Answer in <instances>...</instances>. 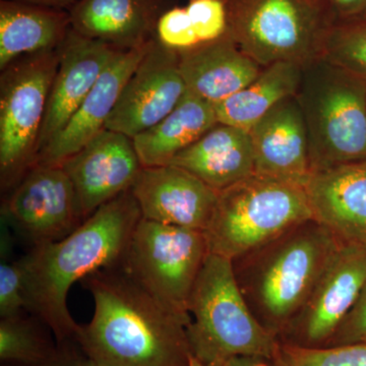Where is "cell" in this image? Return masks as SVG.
<instances>
[{
    "label": "cell",
    "instance_id": "cell-4",
    "mask_svg": "<svg viewBox=\"0 0 366 366\" xmlns=\"http://www.w3.org/2000/svg\"><path fill=\"white\" fill-rule=\"evenodd\" d=\"M190 353L207 365H224L235 356L273 360L279 340L249 310L230 259L207 255L187 301Z\"/></svg>",
    "mask_w": 366,
    "mask_h": 366
},
{
    "label": "cell",
    "instance_id": "cell-28",
    "mask_svg": "<svg viewBox=\"0 0 366 366\" xmlns=\"http://www.w3.org/2000/svg\"><path fill=\"white\" fill-rule=\"evenodd\" d=\"M155 39L178 54L202 45L185 7H170L160 16Z\"/></svg>",
    "mask_w": 366,
    "mask_h": 366
},
{
    "label": "cell",
    "instance_id": "cell-24",
    "mask_svg": "<svg viewBox=\"0 0 366 366\" xmlns=\"http://www.w3.org/2000/svg\"><path fill=\"white\" fill-rule=\"evenodd\" d=\"M302 69L291 61L264 67L249 86L214 105L219 124L249 131L278 103L296 95Z\"/></svg>",
    "mask_w": 366,
    "mask_h": 366
},
{
    "label": "cell",
    "instance_id": "cell-30",
    "mask_svg": "<svg viewBox=\"0 0 366 366\" xmlns=\"http://www.w3.org/2000/svg\"><path fill=\"white\" fill-rule=\"evenodd\" d=\"M29 314L25 279L20 261L0 264V319Z\"/></svg>",
    "mask_w": 366,
    "mask_h": 366
},
{
    "label": "cell",
    "instance_id": "cell-1",
    "mask_svg": "<svg viewBox=\"0 0 366 366\" xmlns=\"http://www.w3.org/2000/svg\"><path fill=\"white\" fill-rule=\"evenodd\" d=\"M141 219L129 189L100 207L64 239L30 249L19 259L29 314L50 327L57 343L76 341L81 327L67 307L69 289L96 272L122 266Z\"/></svg>",
    "mask_w": 366,
    "mask_h": 366
},
{
    "label": "cell",
    "instance_id": "cell-34",
    "mask_svg": "<svg viewBox=\"0 0 366 366\" xmlns=\"http://www.w3.org/2000/svg\"><path fill=\"white\" fill-rule=\"evenodd\" d=\"M223 366H274L273 360L259 356H235L224 363Z\"/></svg>",
    "mask_w": 366,
    "mask_h": 366
},
{
    "label": "cell",
    "instance_id": "cell-31",
    "mask_svg": "<svg viewBox=\"0 0 366 366\" xmlns=\"http://www.w3.org/2000/svg\"><path fill=\"white\" fill-rule=\"evenodd\" d=\"M366 343V284L350 312L325 347ZM322 347V348H325Z\"/></svg>",
    "mask_w": 366,
    "mask_h": 366
},
{
    "label": "cell",
    "instance_id": "cell-2",
    "mask_svg": "<svg viewBox=\"0 0 366 366\" xmlns=\"http://www.w3.org/2000/svg\"><path fill=\"white\" fill-rule=\"evenodd\" d=\"M81 283L95 303L76 336L86 358L102 366H189V322L168 312L122 266Z\"/></svg>",
    "mask_w": 366,
    "mask_h": 366
},
{
    "label": "cell",
    "instance_id": "cell-23",
    "mask_svg": "<svg viewBox=\"0 0 366 366\" xmlns=\"http://www.w3.org/2000/svg\"><path fill=\"white\" fill-rule=\"evenodd\" d=\"M218 124L214 105L187 92L167 117L132 141L143 167L169 165Z\"/></svg>",
    "mask_w": 366,
    "mask_h": 366
},
{
    "label": "cell",
    "instance_id": "cell-7",
    "mask_svg": "<svg viewBox=\"0 0 366 366\" xmlns=\"http://www.w3.org/2000/svg\"><path fill=\"white\" fill-rule=\"evenodd\" d=\"M227 36L266 67L280 61L307 64L322 56L334 28L319 0H226Z\"/></svg>",
    "mask_w": 366,
    "mask_h": 366
},
{
    "label": "cell",
    "instance_id": "cell-10",
    "mask_svg": "<svg viewBox=\"0 0 366 366\" xmlns=\"http://www.w3.org/2000/svg\"><path fill=\"white\" fill-rule=\"evenodd\" d=\"M1 214L29 250L64 239L86 220L62 166L38 164L6 194Z\"/></svg>",
    "mask_w": 366,
    "mask_h": 366
},
{
    "label": "cell",
    "instance_id": "cell-17",
    "mask_svg": "<svg viewBox=\"0 0 366 366\" xmlns=\"http://www.w3.org/2000/svg\"><path fill=\"white\" fill-rule=\"evenodd\" d=\"M249 132L254 173L305 187L312 175L310 143L295 96L272 108Z\"/></svg>",
    "mask_w": 366,
    "mask_h": 366
},
{
    "label": "cell",
    "instance_id": "cell-14",
    "mask_svg": "<svg viewBox=\"0 0 366 366\" xmlns=\"http://www.w3.org/2000/svg\"><path fill=\"white\" fill-rule=\"evenodd\" d=\"M131 190L142 218L203 232L218 202V192L172 164L142 168Z\"/></svg>",
    "mask_w": 366,
    "mask_h": 366
},
{
    "label": "cell",
    "instance_id": "cell-35",
    "mask_svg": "<svg viewBox=\"0 0 366 366\" xmlns=\"http://www.w3.org/2000/svg\"><path fill=\"white\" fill-rule=\"evenodd\" d=\"M19 1L66 11V9H71L79 0H19Z\"/></svg>",
    "mask_w": 366,
    "mask_h": 366
},
{
    "label": "cell",
    "instance_id": "cell-37",
    "mask_svg": "<svg viewBox=\"0 0 366 366\" xmlns=\"http://www.w3.org/2000/svg\"><path fill=\"white\" fill-rule=\"evenodd\" d=\"M81 366H102L99 365V363L95 362V361L90 360V358H86L84 360L83 365Z\"/></svg>",
    "mask_w": 366,
    "mask_h": 366
},
{
    "label": "cell",
    "instance_id": "cell-13",
    "mask_svg": "<svg viewBox=\"0 0 366 366\" xmlns=\"http://www.w3.org/2000/svg\"><path fill=\"white\" fill-rule=\"evenodd\" d=\"M61 166L76 189L86 220L131 189L143 168L132 137L107 129Z\"/></svg>",
    "mask_w": 366,
    "mask_h": 366
},
{
    "label": "cell",
    "instance_id": "cell-21",
    "mask_svg": "<svg viewBox=\"0 0 366 366\" xmlns=\"http://www.w3.org/2000/svg\"><path fill=\"white\" fill-rule=\"evenodd\" d=\"M170 164L189 171L219 192L254 174L252 137L249 131L218 124Z\"/></svg>",
    "mask_w": 366,
    "mask_h": 366
},
{
    "label": "cell",
    "instance_id": "cell-5",
    "mask_svg": "<svg viewBox=\"0 0 366 366\" xmlns=\"http://www.w3.org/2000/svg\"><path fill=\"white\" fill-rule=\"evenodd\" d=\"M300 103L312 173L366 159V79L317 57L303 66Z\"/></svg>",
    "mask_w": 366,
    "mask_h": 366
},
{
    "label": "cell",
    "instance_id": "cell-27",
    "mask_svg": "<svg viewBox=\"0 0 366 366\" xmlns=\"http://www.w3.org/2000/svg\"><path fill=\"white\" fill-rule=\"evenodd\" d=\"M322 56L366 79V23L334 26Z\"/></svg>",
    "mask_w": 366,
    "mask_h": 366
},
{
    "label": "cell",
    "instance_id": "cell-11",
    "mask_svg": "<svg viewBox=\"0 0 366 366\" xmlns=\"http://www.w3.org/2000/svg\"><path fill=\"white\" fill-rule=\"evenodd\" d=\"M365 284L366 250L341 244L279 342L305 348L326 346Z\"/></svg>",
    "mask_w": 366,
    "mask_h": 366
},
{
    "label": "cell",
    "instance_id": "cell-32",
    "mask_svg": "<svg viewBox=\"0 0 366 366\" xmlns=\"http://www.w3.org/2000/svg\"><path fill=\"white\" fill-rule=\"evenodd\" d=\"M334 26L348 25L349 21L366 16V0H319Z\"/></svg>",
    "mask_w": 366,
    "mask_h": 366
},
{
    "label": "cell",
    "instance_id": "cell-25",
    "mask_svg": "<svg viewBox=\"0 0 366 366\" xmlns=\"http://www.w3.org/2000/svg\"><path fill=\"white\" fill-rule=\"evenodd\" d=\"M59 344L50 327L31 314L0 319L1 365H39L52 360Z\"/></svg>",
    "mask_w": 366,
    "mask_h": 366
},
{
    "label": "cell",
    "instance_id": "cell-26",
    "mask_svg": "<svg viewBox=\"0 0 366 366\" xmlns=\"http://www.w3.org/2000/svg\"><path fill=\"white\" fill-rule=\"evenodd\" d=\"M274 366H366V343L305 348L279 342Z\"/></svg>",
    "mask_w": 366,
    "mask_h": 366
},
{
    "label": "cell",
    "instance_id": "cell-9",
    "mask_svg": "<svg viewBox=\"0 0 366 366\" xmlns=\"http://www.w3.org/2000/svg\"><path fill=\"white\" fill-rule=\"evenodd\" d=\"M209 254L203 231L142 218L122 267L168 312L189 322L187 301Z\"/></svg>",
    "mask_w": 366,
    "mask_h": 366
},
{
    "label": "cell",
    "instance_id": "cell-20",
    "mask_svg": "<svg viewBox=\"0 0 366 366\" xmlns=\"http://www.w3.org/2000/svg\"><path fill=\"white\" fill-rule=\"evenodd\" d=\"M187 92L215 105L249 86L264 67L228 36L179 54Z\"/></svg>",
    "mask_w": 366,
    "mask_h": 366
},
{
    "label": "cell",
    "instance_id": "cell-15",
    "mask_svg": "<svg viewBox=\"0 0 366 366\" xmlns=\"http://www.w3.org/2000/svg\"><path fill=\"white\" fill-rule=\"evenodd\" d=\"M117 51L112 46L84 37L69 29L59 47V69L48 99L39 154L66 127Z\"/></svg>",
    "mask_w": 366,
    "mask_h": 366
},
{
    "label": "cell",
    "instance_id": "cell-6",
    "mask_svg": "<svg viewBox=\"0 0 366 366\" xmlns=\"http://www.w3.org/2000/svg\"><path fill=\"white\" fill-rule=\"evenodd\" d=\"M310 219L305 187L254 173L218 192L204 233L209 254L232 261Z\"/></svg>",
    "mask_w": 366,
    "mask_h": 366
},
{
    "label": "cell",
    "instance_id": "cell-22",
    "mask_svg": "<svg viewBox=\"0 0 366 366\" xmlns=\"http://www.w3.org/2000/svg\"><path fill=\"white\" fill-rule=\"evenodd\" d=\"M69 11L0 1V71L25 55L59 49L71 29Z\"/></svg>",
    "mask_w": 366,
    "mask_h": 366
},
{
    "label": "cell",
    "instance_id": "cell-12",
    "mask_svg": "<svg viewBox=\"0 0 366 366\" xmlns=\"http://www.w3.org/2000/svg\"><path fill=\"white\" fill-rule=\"evenodd\" d=\"M187 93L179 54L155 39L125 84L105 129L134 139L167 117Z\"/></svg>",
    "mask_w": 366,
    "mask_h": 366
},
{
    "label": "cell",
    "instance_id": "cell-33",
    "mask_svg": "<svg viewBox=\"0 0 366 366\" xmlns=\"http://www.w3.org/2000/svg\"><path fill=\"white\" fill-rule=\"evenodd\" d=\"M86 355L76 341L64 342L59 344V350L52 360L39 365L25 366H81ZM11 366V365H1Z\"/></svg>",
    "mask_w": 366,
    "mask_h": 366
},
{
    "label": "cell",
    "instance_id": "cell-8",
    "mask_svg": "<svg viewBox=\"0 0 366 366\" xmlns=\"http://www.w3.org/2000/svg\"><path fill=\"white\" fill-rule=\"evenodd\" d=\"M59 49L25 55L0 74V189L6 194L37 164Z\"/></svg>",
    "mask_w": 366,
    "mask_h": 366
},
{
    "label": "cell",
    "instance_id": "cell-19",
    "mask_svg": "<svg viewBox=\"0 0 366 366\" xmlns=\"http://www.w3.org/2000/svg\"><path fill=\"white\" fill-rule=\"evenodd\" d=\"M169 0H79L69 9L72 30L117 50L143 47L155 39Z\"/></svg>",
    "mask_w": 366,
    "mask_h": 366
},
{
    "label": "cell",
    "instance_id": "cell-36",
    "mask_svg": "<svg viewBox=\"0 0 366 366\" xmlns=\"http://www.w3.org/2000/svg\"><path fill=\"white\" fill-rule=\"evenodd\" d=\"M224 365H220V363H215V365H207V363L201 362L196 360V358L192 357L190 358L189 366H223Z\"/></svg>",
    "mask_w": 366,
    "mask_h": 366
},
{
    "label": "cell",
    "instance_id": "cell-18",
    "mask_svg": "<svg viewBox=\"0 0 366 366\" xmlns=\"http://www.w3.org/2000/svg\"><path fill=\"white\" fill-rule=\"evenodd\" d=\"M305 192L314 220L342 244L366 250V159L312 173Z\"/></svg>",
    "mask_w": 366,
    "mask_h": 366
},
{
    "label": "cell",
    "instance_id": "cell-3",
    "mask_svg": "<svg viewBox=\"0 0 366 366\" xmlns=\"http://www.w3.org/2000/svg\"><path fill=\"white\" fill-rule=\"evenodd\" d=\"M341 244L310 219L231 261L250 312L278 340Z\"/></svg>",
    "mask_w": 366,
    "mask_h": 366
},
{
    "label": "cell",
    "instance_id": "cell-29",
    "mask_svg": "<svg viewBox=\"0 0 366 366\" xmlns=\"http://www.w3.org/2000/svg\"><path fill=\"white\" fill-rule=\"evenodd\" d=\"M185 9L201 44L214 42L227 36L226 0H189Z\"/></svg>",
    "mask_w": 366,
    "mask_h": 366
},
{
    "label": "cell",
    "instance_id": "cell-16",
    "mask_svg": "<svg viewBox=\"0 0 366 366\" xmlns=\"http://www.w3.org/2000/svg\"><path fill=\"white\" fill-rule=\"evenodd\" d=\"M153 41L136 49L118 50L66 127L40 152L38 165L61 166L66 159L81 150L105 129L125 84L136 71Z\"/></svg>",
    "mask_w": 366,
    "mask_h": 366
}]
</instances>
